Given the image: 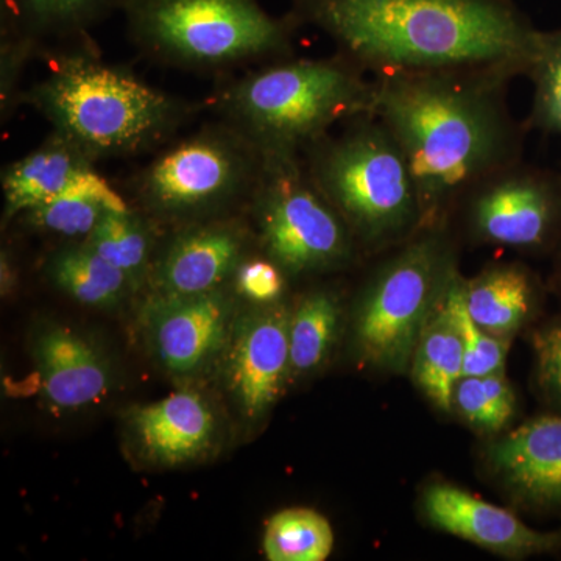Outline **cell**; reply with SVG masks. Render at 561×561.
<instances>
[{
    "instance_id": "1",
    "label": "cell",
    "mask_w": 561,
    "mask_h": 561,
    "mask_svg": "<svg viewBox=\"0 0 561 561\" xmlns=\"http://www.w3.org/2000/svg\"><path fill=\"white\" fill-rule=\"evenodd\" d=\"M512 79L470 69L375 77V114L411 165L421 230L445 225L479 181L522 161L524 130L507 103Z\"/></svg>"
},
{
    "instance_id": "2",
    "label": "cell",
    "mask_w": 561,
    "mask_h": 561,
    "mask_svg": "<svg viewBox=\"0 0 561 561\" xmlns=\"http://www.w3.org/2000/svg\"><path fill=\"white\" fill-rule=\"evenodd\" d=\"M290 14L375 77L454 69L526 76L540 32L512 0H294Z\"/></svg>"
},
{
    "instance_id": "3",
    "label": "cell",
    "mask_w": 561,
    "mask_h": 561,
    "mask_svg": "<svg viewBox=\"0 0 561 561\" xmlns=\"http://www.w3.org/2000/svg\"><path fill=\"white\" fill-rule=\"evenodd\" d=\"M55 131L95 162L154 150L194 114V105L110 65L92 47L62 55L49 73L22 92Z\"/></svg>"
},
{
    "instance_id": "4",
    "label": "cell",
    "mask_w": 561,
    "mask_h": 561,
    "mask_svg": "<svg viewBox=\"0 0 561 561\" xmlns=\"http://www.w3.org/2000/svg\"><path fill=\"white\" fill-rule=\"evenodd\" d=\"M210 105L262 154H302L335 125L375 114L376 80L342 55L286 57L228 81Z\"/></svg>"
},
{
    "instance_id": "5",
    "label": "cell",
    "mask_w": 561,
    "mask_h": 561,
    "mask_svg": "<svg viewBox=\"0 0 561 561\" xmlns=\"http://www.w3.org/2000/svg\"><path fill=\"white\" fill-rule=\"evenodd\" d=\"M317 186L357 245L383 250L421 230L419 190L400 144L376 114L346 122L302 151Z\"/></svg>"
},
{
    "instance_id": "6",
    "label": "cell",
    "mask_w": 561,
    "mask_h": 561,
    "mask_svg": "<svg viewBox=\"0 0 561 561\" xmlns=\"http://www.w3.org/2000/svg\"><path fill=\"white\" fill-rule=\"evenodd\" d=\"M130 38L171 68L224 72L290 57L298 21L275 18L257 0H124Z\"/></svg>"
},
{
    "instance_id": "7",
    "label": "cell",
    "mask_w": 561,
    "mask_h": 561,
    "mask_svg": "<svg viewBox=\"0 0 561 561\" xmlns=\"http://www.w3.org/2000/svg\"><path fill=\"white\" fill-rule=\"evenodd\" d=\"M456 272L445 225L402 242L362 290L354 324L362 360L381 371L409 370L420 332Z\"/></svg>"
},
{
    "instance_id": "8",
    "label": "cell",
    "mask_w": 561,
    "mask_h": 561,
    "mask_svg": "<svg viewBox=\"0 0 561 561\" xmlns=\"http://www.w3.org/2000/svg\"><path fill=\"white\" fill-rule=\"evenodd\" d=\"M264 157L227 122L209 124L161 151L135 179L144 208L165 220L219 219L214 214L250 202Z\"/></svg>"
},
{
    "instance_id": "9",
    "label": "cell",
    "mask_w": 561,
    "mask_h": 561,
    "mask_svg": "<svg viewBox=\"0 0 561 561\" xmlns=\"http://www.w3.org/2000/svg\"><path fill=\"white\" fill-rule=\"evenodd\" d=\"M250 206L265 256L287 276L335 271L353 261L356 238L313 181L302 154H262Z\"/></svg>"
},
{
    "instance_id": "10",
    "label": "cell",
    "mask_w": 561,
    "mask_h": 561,
    "mask_svg": "<svg viewBox=\"0 0 561 561\" xmlns=\"http://www.w3.org/2000/svg\"><path fill=\"white\" fill-rule=\"evenodd\" d=\"M459 205L479 242L535 251L561 238V179L523 161L479 181Z\"/></svg>"
},
{
    "instance_id": "11",
    "label": "cell",
    "mask_w": 561,
    "mask_h": 561,
    "mask_svg": "<svg viewBox=\"0 0 561 561\" xmlns=\"http://www.w3.org/2000/svg\"><path fill=\"white\" fill-rule=\"evenodd\" d=\"M424 518L435 529L512 559L561 551V529H531L515 513L448 482H432L421 496Z\"/></svg>"
},
{
    "instance_id": "12",
    "label": "cell",
    "mask_w": 561,
    "mask_h": 561,
    "mask_svg": "<svg viewBox=\"0 0 561 561\" xmlns=\"http://www.w3.org/2000/svg\"><path fill=\"white\" fill-rule=\"evenodd\" d=\"M290 317L286 306L273 302L236 328L227 378L249 419H260L275 404L289 376Z\"/></svg>"
},
{
    "instance_id": "13",
    "label": "cell",
    "mask_w": 561,
    "mask_h": 561,
    "mask_svg": "<svg viewBox=\"0 0 561 561\" xmlns=\"http://www.w3.org/2000/svg\"><path fill=\"white\" fill-rule=\"evenodd\" d=\"M247 230L234 220L186 225L154 261V295L190 297L219 290L245 260Z\"/></svg>"
},
{
    "instance_id": "14",
    "label": "cell",
    "mask_w": 561,
    "mask_h": 561,
    "mask_svg": "<svg viewBox=\"0 0 561 561\" xmlns=\"http://www.w3.org/2000/svg\"><path fill=\"white\" fill-rule=\"evenodd\" d=\"M496 481L516 501L541 512H561V412L526 421L485 453Z\"/></svg>"
},
{
    "instance_id": "15",
    "label": "cell",
    "mask_w": 561,
    "mask_h": 561,
    "mask_svg": "<svg viewBox=\"0 0 561 561\" xmlns=\"http://www.w3.org/2000/svg\"><path fill=\"white\" fill-rule=\"evenodd\" d=\"M230 312L221 289L190 297L154 295L147 316L158 359L181 375L198 370L227 341Z\"/></svg>"
},
{
    "instance_id": "16",
    "label": "cell",
    "mask_w": 561,
    "mask_h": 561,
    "mask_svg": "<svg viewBox=\"0 0 561 561\" xmlns=\"http://www.w3.org/2000/svg\"><path fill=\"white\" fill-rule=\"evenodd\" d=\"M94 164L76 142L51 130L36 149L3 168V219L22 216L98 179Z\"/></svg>"
},
{
    "instance_id": "17",
    "label": "cell",
    "mask_w": 561,
    "mask_h": 561,
    "mask_svg": "<svg viewBox=\"0 0 561 561\" xmlns=\"http://www.w3.org/2000/svg\"><path fill=\"white\" fill-rule=\"evenodd\" d=\"M133 431L144 454L161 465L187 463L213 445L216 416L197 391L181 390L136 409Z\"/></svg>"
},
{
    "instance_id": "18",
    "label": "cell",
    "mask_w": 561,
    "mask_h": 561,
    "mask_svg": "<svg viewBox=\"0 0 561 561\" xmlns=\"http://www.w3.org/2000/svg\"><path fill=\"white\" fill-rule=\"evenodd\" d=\"M44 398L60 409H79L105 397L110 368L90 342L65 328L43 332L35 345Z\"/></svg>"
},
{
    "instance_id": "19",
    "label": "cell",
    "mask_w": 561,
    "mask_h": 561,
    "mask_svg": "<svg viewBox=\"0 0 561 561\" xmlns=\"http://www.w3.org/2000/svg\"><path fill=\"white\" fill-rule=\"evenodd\" d=\"M465 308L490 334L512 339L538 311L537 279L522 264H494L472 278L460 275Z\"/></svg>"
},
{
    "instance_id": "20",
    "label": "cell",
    "mask_w": 561,
    "mask_h": 561,
    "mask_svg": "<svg viewBox=\"0 0 561 561\" xmlns=\"http://www.w3.org/2000/svg\"><path fill=\"white\" fill-rule=\"evenodd\" d=\"M409 370L435 408L453 411L454 387L463 376V342L446 289L420 332Z\"/></svg>"
},
{
    "instance_id": "21",
    "label": "cell",
    "mask_w": 561,
    "mask_h": 561,
    "mask_svg": "<svg viewBox=\"0 0 561 561\" xmlns=\"http://www.w3.org/2000/svg\"><path fill=\"white\" fill-rule=\"evenodd\" d=\"M2 31L43 47L47 41L88 38V31L121 10L124 0H0Z\"/></svg>"
},
{
    "instance_id": "22",
    "label": "cell",
    "mask_w": 561,
    "mask_h": 561,
    "mask_svg": "<svg viewBox=\"0 0 561 561\" xmlns=\"http://www.w3.org/2000/svg\"><path fill=\"white\" fill-rule=\"evenodd\" d=\"M55 286L91 308H110L135 289V280L87 243L66 247L47 265Z\"/></svg>"
},
{
    "instance_id": "23",
    "label": "cell",
    "mask_w": 561,
    "mask_h": 561,
    "mask_svg": "<svg viewBox=\"0 0 561 561\" xmlns=\"http://www.w3.org/2000/svg\"><path fill=\"white\" fill-rule=\"evenodd\" d=\"M128 208L124 198L102 179L90 181L22 214L28 227L47 234L87 241L110 209Z\"/></svg>"
},
{
    "instance_id": "24",
    "label": "cell",
    "mask_w": 561,
    "mask_h": 561,
    "mask_svg": "<svg viewBox=\"0 0 561 561\" xmlns=\"http://www.w3.org/2000/svg\"><path fill=\"white\" fill-rule=\"evenodd\" d=\"M95 253L127 273L136 286L153 268V236L142 214L131 208L110 209L84 241Z\"/></svg>"
},
{
    "instance_id": "25",
    "label": "cell",
    "mask_w": 561,
    "mask_h": 561,
    "mask_svg": "<svg viewBox=\"0 0 561 561\" xmlns=\"http://www.w3.org/2000/svg\"><path fill=\"white\" fill-rule=\"evenodd\" d=\"M341 302L330 290L306 295L290 317V373L308 375L327 360L337 341Z\"/></svg>"
},
{
    "instance_id": "26",
    "label": "cell",
    "mask_w": 561,
    "mask_h": 561,
    "mask_svg": "<svg viewBox=\"0 0 561 561\" xmlns=\"http://www.w3.org/2000/svg\"><path fill=\"white\" fill-rule=\"evenodd\" d=\"M334 548L330 522L311 508H286L273 515L264 531L271 561H324Z\"/></svg>"
},
{
    "instance_id": "27",
    "label": "cell",
    "mask_w": 561,
    "mask_h": 561,
    "mask_svg": "<svg viewBox=\"0 0 561 561\" xmlns=\"http://www.w3.org/2000/svg\"><path fill=\"white\" fill-rule=\"evenodd\" d=\"M453 409L476 431L497 434L515 416V391L504 373L461 376L454 387Z\"/></svg>"
},
{
    "instance_id": "28",
    "label": "cell",
    "mask_w": 561,
    "mask_h": 561,
    "mask_svg": "<svg viewBox=\"0 0 561 561\" xmlns=\"http://www.w3.org/2000/svg\"><path fill=\"white\" fill-rule=\"evenodd\" d=\"M526 76L534 81V101L526 127L561 135V28L538 32Z\"/></svg>"
},
{
    "instance_id": "29",
    "label": "cell",
    "mask_w": 561,
    "mask_h": 561,
    "mask_svg": "<svg viewBox=\"0 0 561 561\" xmlns=\"http://www.w3.org/2000/svg\"><path fill=\"white\" fill-rule=\"evenodd\" d=\"M446 297H448L454 316H456L461 342H463V376L504 373L511 339L490 334L471 319L465 308L463 297H461L459 271L454 273L449 280L448 287H446Z\"/></svg>"
},
{
    "instance_id": "30",
    "label": "cell",
    "mask_w": 561,
    "mask_h": 561,
    "mask_svg": "<svg viewBox=\"0 0 561 561\" xmlns=\"http://www.w3.org/2000/svg\"><path fill=\"white\" fill-rule=\"evenodd\" d=\"M39 47L18 33L2 31L0 38V116L2 124L13 116L22 103L20 83L24 70Z\"/></svg>"
},
{
    "instance_id": "31",
    "label": "cell",
    "mask_w": 561,
    "mask_h": 561,
    "mask_svg": "<svg viewBox=\"0 0 561 561\" xmlns=\"http://www.w3.org/2000/svg\"><path fill=\"white\" fill-rule=\"evenodd\" d=\"M530 342L538 390L556 412H561V319L538 328Z\"/></svg>"
},
{
    "instance_id": "32",
    "label": "cell",
    "mask_w": 561,
    "mask_h": 561,
    "mask_svg": "<svg viewBox=\"0 0 561 561\" xmlns=\"http://www.w3.org/2000/svg\"><path fill=\"white\" fill-rule=\"evenodd\" d=\"M286 278L287 273L268 256L257 260L245 257L232 275L236 290L261 306L279 301L286 289Z\"/></svg>"
},
{
    "instance_id": "33",
    "label": "cell",
    "mask_w": 561,
    "mask_h": 561,
    "mask_svg": "<svg viewBox=\"0 0 561 561\" xmlns=\"http://www.w3.org/2000/svg\"><path fill=\"white\" fill-rule=\"evenodd\" d=\"M0 272H2V291L7 294L16 283V271H14L13 262H11L5 251H3L2 261H0Z\"/></svg>"
},
{
    "instance_id": "34",
    "label": "cell",
    "mask_w": 561,
    "mask_h": 561,
    "mask_svg": "<svg viewBox=\"0 0 561 561\" xmlns=\"http://www.w3.org/2000/svg\"><path fill=\"white\" fill-rule=\"evenodd\" d=\"M557 283H559L560 291H561V254L559 262V271H557Z\"/></svg>"
}]
</instances>
